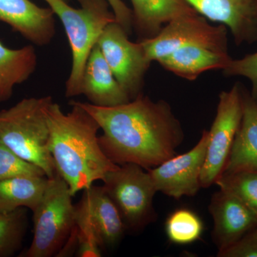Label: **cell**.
I'll list each match as a JSON object with an SVG mask.
<instances>
[{
  "label": "cell",
  "mask_w": 257,
  "mask_h": 257,
  "mask_svg": "<svg viewBox=\"0 0 257 257\" xmlns=\"http://www.w3.org/2000/svg\"><path fill=\"white\" fill-rule=\"evenodd\" d=\"M77 102L99 125V144L115 165L135 164L150 170L175 156L184 142L182 125L165 101L140 94L114 106Z\"/></svg>",
  "instance_id": "obj_1"
},
{
  "label": "cell",
  "mask_w": 257,
  "mask_h": 257,
  "mask_svg": "<svg viewBox=\"0 0 257 257\" xmlns=\"http://www.w3.org/2000/svg\"><path fill=\"white\" fill-rule=\"evenodd\" d=\"M72 110L64 113L52 102L47 109L50 128V149L56 172L68 185L72 196L103 181L115 165L100 146L96 120L77 101L70 103Z\"/></svg>",
  "instance_id": "obj_2"
},
{
  "label": "cell",
  "mask_w": 257,
  "mask_h": 257,
  "mask_svg": "<svg viewBox=\"0 0 257 257\" xmlns=\"http://www.w3.org/2000/svg\"><path fill=\"white\" fill-rule=\"evenodd\" d=\"M52 102L50 96L25 98L0 111V140L24 160L40 167L49 179L57 174L47 116Z\"/></svg>",
  "instance_id": "obj_3"
},
{
  "label": "cell",
  "mask_w": 257,
  "mask_h": 257,
  "mask_svg": "<svg viewBox=\"0 0 257 257\" xmlns=\"http://www.w3.org/2000/svg\"><path fill=\"white\" fill-rule=\"evenodd\" d=\"M63 25L72 50V69L66 96L82 94L84 67L92 49L109 24L116 22L106 0H77L80 8H72L65 0H45Z\"/></svg>",
  "instance_id": "obj_4"
},
{
  "label": "cell",
  "mask_w": 257,
  "mask_h": 257,
  "mask_svg": "<svg viewBox=\"0 0 257 257\" xmlns=\"http://www.w3.org/2000/svg\"><path fill=\"white\" fill-rule=\"evenodd\" d=\"M68 185L58 174L49 179L33 212L34 236L27 257H51L65 246L76 227L75 206Z\"/></svg>",
  "instance_id": "obj_5"
},
{
  "label": "cell",
  "mask_w": 257,
  "mask_h": 257,
  "mask_svg": "<svg viewBox=\"0 0 257 257\" xmlns=\"http://www.w3.org/2000/svg\"><path fill=\"white\" fill-rule=\"evenodd\" d=\"M135 164L120 165L103 179V187L119 209L126 227L143 229L155 221L157 192L149 172Z\"/></svg>",
  "instance_id": "obj_6"
},
{
  "label": "cell",
  "mask_w": 257,
  "mask_h": 257,
  "mask_svg": "<svg viewBox=\"0 0 257 257\" xmlns=\"http://www.w3.org/2000/svg\"><path fill=\"white\" fill-rule=\"evenodd\" d=\"M243 115L242 89L235 84L219 94L215 119L208 131L205 161L200 175L201 187L208 188L221 175L229 156Z\"/></svg>",
  "instance_id": "obj_7"
},
{
  "label": "cell",
  "mask_w": 257,
  "mask_h": 257,
  "mask_svg": "<svg viewBox=\"0 0 257 257\" xmlns=\"http://www.w3.org/2000/svg\"><path fill=\"white\" fill-rule=\"evenodd\" d=\"M140 43L151 62L189 46L228 52L226 27L212 26L198 13L176 19L167 24L156 36L144 39Z\"/></svg>",
  "instance_id": "obj_8"
},
{
  "label": "cell",
  "mask_w": 257,
  "mask_h": 257,
  "mask_svg": "<svg viewBox=\"0 0 257 257\" xmlns=\"http://www.w3.org/2000/svg\"><path fill=\"white\" fill-rule=\"evenodd\" d=\"M96 45L131 100L140 95L144 77L151 64L142 44L130 41L126 30L114 22L106 27Z\"/></svg>",
  "instance_id": "obj_9"
},
{
  "label": "cell",
  "mask_w": 257,
  "mask_h": 257,
  "mask_svg": "<svg viewBox=\"0 0 257 257\" xmlns=\"http://www.w3.org/2000/svg\"><path fill=\"white\" fill-rule=\"evenodd\" d=\"M207 145L208 131L204 130L192 150L147 170L157 192L176 199L196 195L201 188L200 175Z\"/></svg>",
  "instance_id": "obj_10"
},
{
  "label": "cell",
  "mask_w": 257,
  "mask_h": 257,
  "mask_svg": "<svg viewBox=\"0 0 257 257\" xmlns=\"http://www.w3.org/2000/svg\"><path fill=\"white\" fill-rule=\"evenodd\" d=\"M76 227L95 236L101 248L119 242L126 228L119 209L103 187L92 186L84 190L75 206Z\"/></svg>",
  "instance_id": "obj_11"
},
{
  "label": "cell",
  "mask_w": 257,
  "mask_h": 257,
  "mask_svg": "<svg viewBox=\"0 0 257 257\" xmlns=\"http://www.w3.org/2000/svg\"><path fill=\"white\" fill-rule=\"evenodd\" d=\"M214 220L212 238L222 251L257 227V215L231 193L221 190L212 196L209 207Z\"/></svg>",
  "instance_id": "obj_12"
},
{
  "label": "cell",
  "mask_w": 257,
  "mask_h": 257,
  "mask_svg": "<svg viewBox=\"0 0 257 257\" xmlns=\"http://www.w3.org/2000/svg\"><path fill=\"white\" fill-rule=\"evenodd\" d=\"M198 14L229 29L237 45L257 42L255 0H185Z\"/></svg>",
  "instance_id": "obj_13"
},
{
  "label": "cell",
  "mask_w": 257,
  "mask_h": 257,
  "mask_svg": "<svg viewBox=\"0 0 257 257\" xmlns=\"http://www.w3.org/2000/svg\"><path fill=\"white\" fill-rule=\"evenodd\" d=\"M54 12L30 0H0V22L37 45L50 43L55 33Z\"/></svg>",
  "instance_id": "obj_14"
},
{
  "label": "cell",
  "mask_w": 257,
  "mask_h": 257,
  "mask_svg": "<svg viewBox=\"0 0 257 257\" xmlns=\"http://www.w3.org/2000/svg\"><path fill=\"white\" fill-rule=\"evenodd\" d=\"M82 94L91 104L99 106H114L131 100L120 85L96 45L88 57L83 74Z\"/></svg>",
  "instance_id": "obj_15"
},
{
  "label": "cell",
  "mask_w": 257,
  "mask_h": 257,
  "mask_svg": "<svg viewBox=\"0 0 257 257\" xmlns=\"http://www.w3.org/2000/svg\"><path fill=\"white\" fill-rule=\"evenodd\" d=\"M241 124L222 174L257 171V101L242 89Z\"/></svg>",
  "instance_id": "obj_16"
},
{
  "label": "cell",
  "mask_w": 257,
  "mask_h": 257,
  "mask_svg": "<svg viewBox=\"0 0 257 257\" xmlns=\"http://www.w3.org/2000/svg\"><path fill=\"white\" fill-rule=\"evenodd\" d=\"M232 58L228 52L201 46L182 47L160 59L157 62L166 70L187 80L213 69H224Z\"/></svg>",
  "instance_id": "obj_17"
},
{
  "label": "cell",
  "mask_w": 257,
  "mask_h": 257,
  "mask_svg": "<svg viewBox=\"0 0 257 257\" xmlns=\"http://www.w3.org/2000/svg\"><path fill=\"white\" fill-rule=\"evenodd\" d=\"M133 6V25L144 39L158 35L176 19L197 13L185 0H130Z\"/></svg>",
  "instance_id": "obj_18"
},
{
  "label": "cell",
  "mask_w": 257,
  "mask_h": 257,
  "mask_svg": "<svg viewBox=\"0 0 257 257\" xmlns=\"http://www.w3.org/2000/svg\"><path fill=\"white\" fill-rule=\"evenodd\" d=\"M36 66L33 46L13 50L0 42V101H8L13 95L15 86L28 80Z\"/></svg>",
  "instance_id": "obj_19"
},
{
  "label": "cell",
  "mask_w": 257,
  "mask_h": 257,
  "mask_svg": "<svg viewBox=\"0 0 257 257\" xmlns=\"http://www.w3.org/2000/svg\"><path fill=\"white\" fill-rule=\"evenodd\" d=\"M49 178L20 177L0 181V213L26 208L33 211L45 194Z\"/></svg>",
  "instance_id": "obj_20"
},
{
  "label": "cell",
  "mask_w": 257,
  "mask_h": 257,
  "mask_svg": "<svg viewBox=\"0 0 257 257\" xmlns=\"http://www.w3.org/2000/svg\"><path fill=\"white\" fill-rule=\"evenodd\" d=\"M165 230L171 242L189 244L200 239L204 225L202 219L195 212L182 208L168 216L165 223Z\"/></svg>",
  "instance_id": "obj_21"
},
{
  "label": "cell",
  "mask_w": 257,
  "mask_h": 257,
  "mask_svg": "<svg viewBox=\"0 0 257 257\" xmlns=\"http://www.w3.org/2000/svg\"><path fill=\"white\" fill-rule=\"evenodd\" d=\"M27 226L26 208L0 213V257L13 256L21 247Z\"/></svg>",
  "instance_id": "obj_22"
},
{
  "label": "cell",
  "mask_w": 257,
  "mask_h": 257,
  "mask_svg": "<svg viewBox=\"0 0 257 257\" xmlns=\"http://www.w3.org/2000/svg\"><path fill=\"white\" fill-rule=\"evenodd\" d=\"M215 184L221 190L239 198L257 215V171L222 174Z\"/></svg>",
  "instance_id": "obj_23"
},
{
  "label": "cell",
  "mask_w": 257,
  "mask_h": 257,
  "mask_svg": "<svg viewBox=\"0 0 257 257\" xmlns=\"http://www.w3.org/2000/svg\"><path fill=\"white\" fill-rule=\"evenodd\" d=\"M40 167L24 160L0 140V181L20 177H45Z\"/></svg>",
  "instance_id": "obj_24"
},
{
  "label": "cell",
  "mask_w": 257,
  "mask_h": 257,
  "mask_svg": "<svg viewBox=\"0 0 257 257\" xmlns=\"http://www.w3.org/2000/svg\"><path fill=\"white\" fill-rule=\"evenodd\" d=\"M226 77L241 76L251 83V96L257 101V52L250 54L238 60H231L227 67L223 69Z\"/></svg>",
  "instance_id": "obj_25"
},
{
  "label": "cell",
  "mask_w": 257,
  "mask_h": 257,
  "mask_svg": "<svg viewBox=\"0 0 257 257\" xmlns=\"http://www.w3.org/2000/svg\"><path fill=\"white\" fill-rule=\"evenodd\" d=\"M219 257H257V227L234 244L218 251Z\"/></svg>",
  "instance_id": "obj_26"
},
{
  "label": "cell",
  "mask_w": 257,
  "mask_h": 257,
  "mask_svg": "<svg viewBox=\"0 0 257 257\" xmlns=\"http://www.w3.org/2000/svg\"><path fill=\"white\" fill-rule=\"evenodd\" d=\"M114 13L116 22L126 30L131 32L133 26V11L124 4L122 0H106Z\"/></svg>",
  "instance_id": "obj_27"
},
{
  "label": "cell",
  "mask_w": 257,
  "mask_h": 257,
  "mask_svg": "<svg viewBox=\"0 0 257 257\" xmlns=\"http://www.w3.org/2000/svg\"><path fill=\"white\" fill-rule=\"evenodd\" d=\"M255 4H256V8L257 10V0H255Z\"/></svg>",
  "instance_id": "obj_28"
}]
</instances>
